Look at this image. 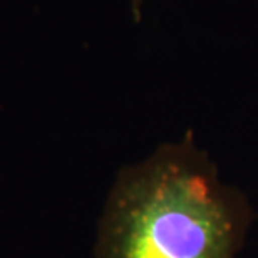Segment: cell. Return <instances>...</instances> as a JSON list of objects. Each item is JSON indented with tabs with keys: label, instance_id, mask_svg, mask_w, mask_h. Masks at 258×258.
<instances>
[{
	"label": "cell",
	"instance_id": "7a4b0ae2",
	"mask_svg": "<svg viewBox=\"0 0 258 258\" xmlns=\"http://www.w3.org/2000/svg\"><path fill=\"white\" fill-rule=\"evenodd\" d=\"M133 4V10L134 14H136V17H139V4H141V0H131Z\"/></svg>",
	"mask_w": 258,
	"mask_h": 258
},
{
	"label": "cell",
	"instance_id": "6da1fadb",
	"mask_svg": "<svg viewBox=\"0 0 258 258\" xmlns=\"http://www.w3.org/2000/svg\"><path fill=\"white\" fill-rule=\"evenodd\" d=\"M253 220L191 133L122 168L96 235V258H236Z\"/></svg>",
	"mask_w": 258,
	"mask_h": 258
}]
</instances>
